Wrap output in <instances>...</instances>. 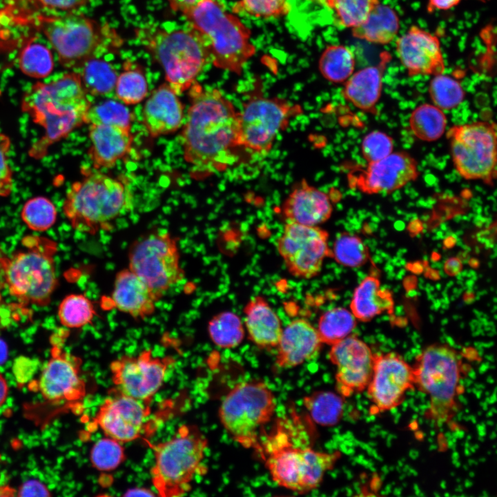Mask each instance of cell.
Segmentation results:
<instances>
[{
    "label": "cell",
    "instance_id": "22",
    "mask_svg": "<svg viewBox=\"0 0 497 497\" xmlns=\"http://www.w3.org/2000/svg\"><path fill=\"white\" fill-rule=\"evenodd\" d=\"M396 52L409 76H434L445 71L438 38L416 26H411L396 40Z\"/></svg>",
    "mask_w": 497,
    "mask_h": 497
},
{
    "label": "cell",
    "instance_id": "38",
    "mask_svg": "<svg viewBox=\"0 0 497 497\" xmlns=\"http://www.w3.org/2000/svg\"><path fill=\"white\" fill-rule=\"evenodd\" d=\"M409 125L416 137L423 141L432 142L438 139L445 133L447 118L442 110L438 107L424 104L412 112Z\"/></svg>",
    "mask_w": 497,
    "mask_h": 497
},
{
    "label": "cell",
    "instance_id": "9",
    "mask_svg": "<svg viewBox=\"0 0 497 497\" xmlns=\"http://www.w3.org/2000/svg\"><path fill=\"white\" fill-rule=\"evenodd\" d=\"M208 440L195 425H181L169 440L151 447L155 463L152 483L162 497L181 496L191 489L195 475L202 469Z\"/></svg>",
    "mask_w": 497,
    "mask_h": 497
},
{
    "label": "cell",
    "instance_id": "47",
    "mask_svg": "<svg viewBox=\"0 0 497 497\" xmlns=\"http://www.w3.org/2000/svg\"><path fill=\"white\" fill-rule=\"evenodd\" d=\"M290 10L289 0H237L233 6L235 14L263 19L282 17Z\"/></svg>",
    "mask_w": 497,
    "mask_h": 497
},
{
    "label": "cell",
    "instance_id": "58",
    "mask_svg": "<svg viewBox=\"0 0 497 497\" xmlns=\"http://www.w3.org/2000/svg\"><path fill=\"white\" fill-rule=\"evenodd\" d=\"M8 393V386L3 375L0 373V407L4 403Z\"/></svg>",
    "mask_w": 497,
    "mask_h": 497
},
{
    "label": "cell",
    "instance_id": "29",
    "mask_svg": "<svg viewBox=\"0 0 497 497\" xmlns=\"http://www.w3.org/2000/svg\"><path fill=\"white\" fill-rule=\"evenodd\" d=\"M245 329L252 342L262 349L276 347L282 331L281 321L265 298H251L244 308Z\"/></svg>",
    "mask_w": 497,
    "mask_h": 497
},
{
    "label": "cell",
    "instance_id": "5",
    "mask_svg": "<svg viewBox=\"0 0 497 497\" xmlns=\"http://www.w3.org/2000/svg\"><path fill=\"white\" fill-rule=\"evenodd\" d=\"M21 246L6 258V287L22 305L48 306L59 282L55 262L57 243L30 235L23 237Z\"/></svg>",
    "mask_w": 497,
    "mask_h": 497
},
{
    "label": "cell",
    "instance_id": "20",
    "mask_svg": "<svg viewBox=\"0 0 497 497\" xmlns=\"http://www.w3.org/2000/svg\"><path fill=\"white\" fill-rule=\"evenodd\" d=\"M81 360L64 351L53 342L51 357L42 369L39 389L46 400L52 402H75L86 395V384L81 378Z\"/></svg>",
    "mask_w": 497,
    "mask_h": 497
},
{
    "label": "cell",
    "instance_id": "32",
    "mask_svg": "<svg viewBox=\"0 0 497 497\" xmlns=\"http://www.w3.org/2000/svg\"><path fill=\"white\" fill-rule=\"evenodd\" d=\"M79 75L87 94L96 97H110L115 92L117 73L106 60L95 56L80 67Z\"/></svg>",
    "mask_w": 497,
    "mask_h": 497
},
{
    "label": "cell",
    "instance_id": "41",
    "mask_svg": "<svg viewBox=\"0 0 497 497\" xmlns=\"http://www.w3.org/2000/svg\"><path fill=\"white\" fill-rule=\"evenodd\" d=\"M330 257L340 265L355 268L367 262L369 251L360 237L344 232L335 237Z\"/></svg>",
    "mask_w": 497,
    "mask_h": 497
},
{
    "label": "cell",
    "instance_id": "33",
    "mask_svg": "<svg viewBox=\"0 0 497 497\" xmlns=\"http://www.w3.org/2000/svg\"><path fill=\"white\" fill-rule=\"evenodd\" d=\"M344 398L338 393L319 391L303 398V405L311 418L318 425L332 427L341 420L344 413Z\"/></svg>",
    "mask_w": 497,
    "mask_h": 497
},
{
    "label": "cell",
    "instance_id": "11",
    "mask_svg": "<svg viewBox=\"0 0 497 497\" xmlns=\"http://www.w3.org/2000/svg\"><path fill=\"white\" fill-rule=\"evenodd\" d=\"M128 263L157 301L185 277L177 238L166 231L149 232L134 240L128 248Z\"/></svg>",
    "mask_w": 497,
    "mask_h": 497
},
{
    "label": "cell",
    "instance_id": "54",
    "mask_svg": "<svg viewBox=\"0 0 497 497\" xmlns=\"http://www.w3.org/2000/svg\"><path fill=\"white\" fill-rule=\"evenodd\" d=\"M461 0H428L427 10L429 12L438 10H446L457 6Z\"/></svg>",
    "mask_w": 497,
    "mask_h": 497
},
{
    "label": "cell",
    "instance_id": "57",
    "mask_svg": "<svg viewBox=\"0 0 497 497\" xmlns=\"http://www.w3.org/2000/svg\"><path fill=\"white\" fill-rule=\"evenodd\" d=\"M7 256L0 253V298L2 289L6 287L5 271Z\"/></svg>",
    "mask_w": 497,
    "mask_h": 497
},
{
    "label": "cell",
    "instance_id": "7",
    "mask_svg": "<svg viewBox=\"0 0 497 497\" xmlns=\"http://www.w3.org/2000/svg\"><path fill=\"white\" fill-rule=\"evenodd\" d=\"M275 431L259 449L272 480L282 487L300 494L318 487L340 458V453L297 446L281 424Z\"/></svg>",
    "mask_w": 497,
    "mask_h": 497
},
{
    "label": "cell",
    "instance_id": "4",
    "mask_svg": "<svg viewBox=\"0 0 497 497\" xmlns=\"http://www.w3.org/2000/svg\"><path fill=\"white\" fill-rule=\"evenodd\" d=\"M466 364L460 353L441 343L426 347L416 358L414 387L429 397L425 416L437 425L449 423L458 411Z\"/></svg>",
    "mask_w": 497,
    "mask_h": 497
},
{
    "label": "cell",
    "instance_id": "14",
    "mask_svg": "<svg viewBox=\"0 0 497 497\" xmlns=\"http://www.w3.org/2000/svg\"><path fill=\"white\" fill-rule=\"evenodd\" d=\"M302 112L298 105L284 99L255 97L248 100L239 112L241 147L264 155L270 151L279 132L291 117Z\"/></svg>",
    "mask_w": 497,
    "mask_h": 497
},
{
    "label": "cell",
    "instance_id": "2",
    "mask_svg": "<svg viewBox=\"0 0 497 497\" xmlns=\"http://www.w3.org/2000/svg\"><path fill=\"white\" fill-rule=\"evenodd\" d=\"M91 104L77 72L32 85L22 97L21 110L43 128L44 134L31 146L28 155L35 159L44 157L51 146L85 124Z\"/></svg>",
    "mask_w": 497,
    "mask_h": 497
},
{
    "label": "cell",
    "instance_id": "37",
    "mask_svg": "<svg viewBox=\"0 0 497 497\" xmlns=\"http://www.w3.org/2000/svg\"><path fill=\"white\" fill-rule=\"evenodd\" d=\"M207 329L212 342L222 349H233L239 346L245 334V328L240 318L231 311L214 315L208 321Z\"/></svg>",
    "mask_w": 497,
    "mask_h": 497
},
{
    "label": "cell",
    "instance_id": "30",
    "mask_svg": "<svg viewBox=\"0 0 497 497\" xmlns=\"http://www.w3.org/2000/svg\"><path fill=\"white\" fill-rule=\"evenodd\" d=\"M393 306L391 293L381 288L377 277L368 275L355 289L350 311L357 320L368 322L384 311L392 310Z\"/></svg>",
    "mask_w": 497,
    "mask_h": 497
},
{
    "label": "cell",
    "instance_id": "26",
    "mask_svg": "<svg viewBox=\"0 0 497 497\" xmlns=\"http://www.w3.org/2000/svg\"><path fill=\"white\" fill-rule=\"evenodd\" d=\"M333 206L324 192L300 182L288 195L282 206V213L287 222L308 226H318L331 216Z\"/></svg>",
    "mask_w": 497,
    "mask_h": 497
},
{
    "label": "cell",
    "instance_id": "45",
    "mask_svg": "<svg viewBox=\"0 0 497 497\" xmlns=\"http://www.w3.org/2000/svg\"><path fill=\"white\" fill-rule=\"evenodd\" d=\"M379 3V0H331L327 8L341 26L352 29L360 25Z\"/></svg>",
    "mask_w": 497,
    "mask_h": 497
},
{
    "label": "cell",
    "instance_id": "25",
    "mask_svg": "<svg viewBox=\"0 0 497 497\" xmlns=\"http://www.w3.org/2000/svg\"><path fill=\"white\" fill-rule=\"evenodd\" d=\"M184 110L178 95L164 83L153 90L146 101L142 123L152 137L171 134L182 126Z\"/></svg>",
    "mask_w": 497,
    "mask_h": 497
},
{
    "label": "cell",
    "instance_id": "3",
    "mask_svg": "<svg viewBox=\"0 0 497 497\" xmlns=\"http://www.w3.org/2000/svg\"><path fill=\"white\" fill-rule=\"evenodd\" d=\"M82 177L68 190L63 212L71 227L95 235L133 208V195L127 182L97 169L83 167Z\"/></svg>",
    "mask_w": 497,
    "mask_h": 497
},
{
    "label": "cell",
    "instance_id": "55",
    "mask_svg": "<svg viewBox=\"0 0 497 497\" xmlns=\"http://www.w3.org/2000/svg\"><path fill=\"white\" fill-rule=\"evenodd\" d=\"M462 269V264L460 259L451 257L447 260L444 264L445 272L449 276L458 275Z\"/></svg>",
    "mask_w": 497,
    "mask_h": 497
},
{
    "label": "cell",
    "instance_id": "48",
    "mask_svg": "<svg viewBox=\"0 0 497 497\" xmlns=\"http://www.w3.org/2000/svg\"><path fill=\"white\" fill-rule=\"evenodd\" d=\"M393 142L391 137L381 131L367 134L362 142V153L369 162L382 159L393 151Z\"/></svg>",
    "mask_w": 497,
    "mask_h": 497
},
{
    "label": "cell",
    "instance_id": "60",
    "mask_svg": "<svg viewBox=\"0 0 497 497\" xmlns=\"http://www.w3.org/2000/svg\"><path fill=\"white\" fill-rule=\"evenodd\" d=\"M313 3H317L320 5L324 6L326 7H328L329 4L330 3L331 0H310Z\"/></svg>",
    "mask_w": 497,
    "mask_h": 497
},
{
    "label": "cell",
    "instance_id": "17",
    "mask_svg": "<svg viewBox=\"0 0 497 497\" xmlns=\"http://www.w3.org/2000/svg\"><path fill=\"white\" fill-rule=\"evenodd\" d=\"M414 387L412 366L394 352L375 354L373 372L366 388L373 413L392 410Z\"/></svg>",
    "mask_w": 497,
    "mask_h": 497
},
{
    "label": "cell",
    "instance_id": "13",
    "mask_svg": "<svg viewBox=\"0 0 497 497\" xmlns=\"http://www.w3.org/2000/svg\"><path fill=\"white\" fill-rule=\"evenodd\" d=\"M447 137L453 163L465 179L491 185L496 176L495 124L476 121L451 128Z\"/></svg>",
    "mask_w": 497,
    "mask_h": 497
},
{
    "label": "cell",
    "instance_id": "15",
    "mask_svg": "<svg viewBox=\"0 0 497 497\" xmlns=\"http://www.w3.org/2000/svg\"><path fill=\"white\" fill-rule=\"evenodd\" d=\"M329 234L318 226L287 222L277 240V248L293 276L311 279L322 270L324 260L331 256Z\"/></svg>",
    "mask_w": 497,
    "mask_h": 497
},
{
    "label": "cell",
    "instance_id": "10",
    "mask_svg": "<svg viewBox=\"0 0 497 497\" xmlns=\"http://www.w3.org/2000/svg\"><path fill=\"white\" fill-rule=\"evenodd\" d=\"M276 405L275 395L265 382H242L224 397L218 415L235 441L244 447L259 450L260 431L273 418Z\"/></svg>",
    "mask_w": 497,
    "mask_h": 497
},
{
    "label": "cell",
    "instance_id": "6",
    "mask_svg": "<svg viewBox=\"0 0 497 497\" xmlns=\"http://www.w3.org/2000/svg\"><path fill=\"white\" fill-rule=\"evenodd\" d=\"M184 15L202 37L211 62L240 74L255 52L251 32L240 19L215 0H204Z\"/></svg>",
    "mask_w": 497,
    "mask_h": 497
},
{
    "label": "cell",
    "instance_id": "28",
    "mask_svg": "<svg viewBox=\"0 0 497 497\" xmlns=\"http://www.w3.org/2000/svg\"><path fill=\"white\" fill-rule=\"evenodd\" d=\"M391 59L389 52H382L378 64L353 73L344 84V97L362 110L375 111L381 95L383 75Z\"/></svg>",
    "mask_w": 497,
    "mask_h": 497
},
{
    "label": "cell",
    "instance_id": "21",
    "mask_svg": "<svg viewBox=\"0 0 497 497\" xmlns=\"http://www.w3.org/2000/svg\"><path fill=\"white\" fill-rule=\"evenodd\" d=\"M418 175L417 163L408 153H391L350 177L353 187L362 192L373 194L399 189Z\"/></svg>",
    "mask_w": 497,
    "mask_h": 497
},
{
    "label": "cell",
    "instance_id": "49",
    "mask_svg": "<svg viewBox=\"0 0 497 497\" xmlns=\"http://www.w3.org/2000/svg\"><path fill=\"white\" fill-rule=\"evenodd\" d=\"M10 139L0 133V196L8 197L13 188V173L8 163Z\"/></svg>",
    "mask_w": 497,
    "mask_h": 497
},
{
    "label": "cell",
    "instance_id": "27",
    "mask_svg": "<svg viewBox=\"0 0 497 497\" xmlns=\"http://www.w3.org/2000/svg\"><path fill=\"white\" fill-rule=\"evenodd\" d=\"M88 155L95 169L111 168L132 148L130 130L109 125L90 124Z\"/></svg>",
    "mask_w": 497,
    "mask_h": 497
},
{
    "label": "cell",
    "instance_id": "52",
    "mask_svg": "<svg viewBox=\"0 0 497 497\" xmlns=\"http://www.w3.org/2000/svg\"><path fill=\"white\" fill-rule=\"evenodd\" d=\"M43 6L61 10H70L78 8L91 0H38Z\"/></svg>",
    "mask_w": 497,
    "mask_h": 497
},
{
    "label": "cell",
    "instance_id": "19",
    "mask_svg": "<svg viewBox=\"0 0 497 497\" xmlns=\"http://www.w3.org/2000/svg\"><path fill=\"white\" fill-rule=\"evenodd\" d=\"M149 414L148 405L114 389L99 406L95 420L107 437L129 442L140 437Z\"/></svg>",
    "mask_w": 497,
    "mask_h": 497
},
{
    "label": "cell",
    "instance_id": "59",
    "mask_svg": "<svg viewBox=\"0 0 497 497\" xmlns=\"http://www.w3.org/2000/svg\"><path fill=\"white\" fill-rule=\"evenodd\" d=\"M8 350L6 343L0 338V365L3 364L7 360Z\"/></svg>",
    "mask_w": 497,
    "mask_h": 497
},
{
    "label": "cell",
    "instance_id": "12",
    "mask_svg": "<svg viewBox=\"0 0 497 497\" xmlns=\"http://www.w3.org/2000/svg\"><path fill=\"white\" fill-rule=\"evenodd\" d=\"M37 20L38 28L66 68H80L95 56L106 39L104 28L82 14L39 17Z\"/></svg>",
    "mask_w": 497,
    "mask_h": 497
},
{
    "label": "cell",
    "instance_id": "23",
    "mask_svg": "<svg viewBox=\"0 0 497 497\" xmlns=\"http://www.w3.org/2000/svg\"><path fill=\"white\" fill-rule=\"evenodd\" d=\"M115 309L135 320L153 315L158 302L146 283L128 268L119 271L110 295L106 299Z\"/></svg>",
    "mask_w": 497,
    "mask_h": 497
},
{
    "label": "cell",
    "instance_id": "50",
    "mask_svg": "<svg viewBox=\"0 0 497 497\" xmlns=\"http://www.w3.org/2000/svg\"><path fill=\"white\" fill-rule=\"evenodd\" d=\"M37 363L32 359L20 358L15 360L13 373L18 383L23 384L28 382L35 374Z\"/></svg>",
    "mask_w": 497,
    "mask_h": 497
},
{
    "label": "cell",
    "instance_id": "56",
    "mask_svg": "<svg viewBox=\"0 0 497 497\" xmlns=\"http://www.w3.org/2000/svg\"><path fill=\"white\" fill-rule=\"evenodd\" d=\"M124 496H154L155 494L145 487H134L128 489Z\"/></svg>",
    "mask_w": 497,
    "mask_h": 497
},
{
    "label": "cell",
    "instance_id": "31",
    "mask_svg": "<svg viewBox=\"0 0 497 497\" xmlns=\"http://www.w3.org/2000/svg\"><path fill=\"white\" fill-rule=\"evenodd\" d=\"M399 28L400 21L396 11L379 3L360 25L352 28V33L355 38L385 45L395 39Z\"/></svg>",
    "mask_w": 497,
    "mask_h": 497
},
{
    "label": "cell",
    "instance_id": "8",
    "mask_svg": "<svg viewBox=\"0 0 497 497\" xmlns=\"http://www.w3.org/2000/svg\"><path fill=\"white\" fill-rule=\"evenodd\" d=\"M140 43L163 68L166 83L179 95L189 89L211 62L201 35L193 28L168 31L148 26L136 30Z\"/></svg>",
    "mask_w": 497,
    "mask_h": 497
},
{
    "label": "cell",
    "instance_id": "44",
    "mask_svg": "<svg viewBox=\"0 0 497 497\" xmlns=\"http://www.w3.org/2000/svg\"><path fill=\"white\" fill-rule=\"evenodd\" d=\"M433 105L441 110H449L458 106L464 99L465 91L454 78L443 73L434 75L429 87Z\"/></svg>",
    "mask_w": 497,
    "mask_h": 497
},
{
    "label": "cell",
    "instance_id": "36",
    "mask_svg": "<svg viewBox=\"0 0 497 497\" xmlns=\"http://www.w3.org/2000/svg\"><path fill=\"white\" fill-rule=\"evenodd\" d=\"M355 57L348 47L342 45L328 46L322 52L319 68L322 76L331 82L346 81L353 73Z\"/></svg>",
    "mask_w": 497,
    "mask_h": 497
},
{
    "label": "cell",
    "instance_id": "46",
    "mask_svg": "<svg viewBox=\"0 0 497 497\" xmlns=\"http://www.w3.org/2000/svg\"><path fill=\"white\" fill-rule=\"evenodd\" d=\"M90 458L95 468L108 471L117 468L124 461L126 456L120 442L106 437L95 443Z\"/></svg>",
    "mask_w": 497,
    "mask_h": 497
},
{
    "label": "cell",
    "instance_id": "34",
    "mask_svg": "<svg viewBox=\"0 0 497 497\" xmlns=\"http://www.w3.org/2000/svg\"><path fill=\"white\" fill-rule=\"evenodd\" d=\"M115 94L126 105H135L145 99L148 83L140 66L130 61L124 62L123 70L117 77Z\"/></svg>",
    "mask_w": 497,
    "mask_h": 497
},
{
    "label": "cell",
    "instance_id": "39",
    "mask_svg": "<svg viewBox=\"0 0 497 497\" xmlns=\"http://www.w3.org/2000/svg\"><path fill=\"white\" fill-rule=\"evenodd\" d=\"M57 315L63 327L79 329L91 324L97 312L89 298L81 293H72L60 302Z\"/></svg>",
    "mask_w": 497,
    "mask_h": 497
},
{
    "label": "cell",
    "instance_id": "53",
    "mask_svg": "<svg viewBox=\"0 0 497 497\" xmlns=\"http://www.w3.org/2000/svg\"><path fill=\"white\" fill-rule=\"evenodd\" d=\"M204 0H168L170 7L175 12H179L183 14L190 11ZM220 1V0H215Z\"/></svg>",
    "mask_w": 497,
    "mask_h": 497
},
{
    "label": "cell",
    "instance_id": "40",
    "mask_svg": "<svg viewBox=\"0 0 497 497\" xmlns=\"http://www.w3.org/2000/svg\"><path fill=\"white\" fill-rule=\"evenodd\" d=\"M134 117L133 113L126 104L108 99L91 104L85 117V124L109 125L130 130Z\"/></svg>",
    "mask_w": 497,
    "mask_h": 497
},
{
    "label": "cell",
    "instance_id": "43",
    "mask_svg": "<svg viewBox=\"0 0 497 497\" xmlns=\"http://www.w3.org/2000/svg\"><path fill=\"white\" fill-rule=\"evenodd\" d=\"M57 211L50 199L37 196L29 199L21 211L24 224L34 231L43 232L50 228L56 222Z\"/></svg>",
    "mask_w": 497,
    "mask_h": 497
},
{
    "label": "cell",
    "instance_id": "35",
    "mask_svg": "<svg viewBox=\"0 0 497 497\" xmlns=\"http://www.w3.org/2000/svg\"><path fill=\"white\" fill-rule=\"evenodd\" d=\"M356 322L350 310L335 307L321 315L316 329L322 343L331 346L351 334Z\"/></svg>",
    "mask_w": 497,
    "mask_h": 497
},
{
    "label": "cell",
    "instance_id": "18",
    "mask_svg": "<svg viewBox=\"0 0 497 497\" xmlns=\"http://www.w3.org/2000/svg\"><path fill=\"white\" fill-rule=\"evenodd\" d=\"M329 358L336 368L335 386L343 398L362 392L370 381L375 354L353 334L331 346Z\"/></svg>",
    "mask_w": 497,
    "mask_h": 497
},
{
    "label": "cell",
    "instance_id": "16",
    "mask_svg": "<svg viewBox=\"0 0 497 497\" xmlns=\"http://www.w3.org/2000/svg\"><path fill=\"white\" fill-rule=\"evenodd\" d=\"M172 357H155L150 349L137 356L123 355L110 365L117 391L150 405L162 387Z\"/></svg>",
    "mask_w": 497,
    "mask_h": 497
},
{
    "label": "cell",
    "instance_id": "42",
    "mask_svg": "<svg viewBox=\"0 0 497 497\" xmlns=\"http://www.w3.org/2000/svg\"><path fill=\"white\" fill-rule=\"evenodd\" d=\"M19 66L21 72L30 77L45 78L53 70V57L46 46L31 42L21 51L19 56Z\"/></svg>",
    "mask_w": 497,
    "mask_h": 497
},
{
    "label": "cell",
    "instance_id": "24",
    "mask_svg": "<svg viewBox=\"0 0 497 497\" xmlns=\"http://www.w3.org/2000/svg\"><path fill=\"white\" fill-rule=\"evenodd\" d=\"M322 342L317 329L304 319L292 320L282 329L276 346L275 364L291 369L316 357Z\"/></svg>",
    "mask_w": 497,
    "mask_h": 497
},
{
    "label": "cell",
    "instance_id": "1",
    "mask_svg": "<svg viewBox=\"0 0 497 497\" xmlns=\"http://www.w3.org/2000/svg\"><path fill=\"white\" fill-rule=\"evenodd\" d=\"M189 96L182 143L192 176L199 179L223 171L237 161L239 112L220 90L205 89L197 81L190 87Z\"/></svg>",
    "mask_w": 497,
    "mask_h": 497
},
{
    "label": "cell",
    "instance_id": "51",
    "mask_svg": "<svg viewBox=\"0 0 497 497\" xmlns=\"http://www.w3.org/2000/svg\"><path fill=\"white\" fill-rule=\"evenodd\" d=\"M20 496H48L50 493L47 487L40 481L30 480L19 487Z\"/></svg>",
    "mask_w": 497,
    "mask_h": 497
}]
</instances>
